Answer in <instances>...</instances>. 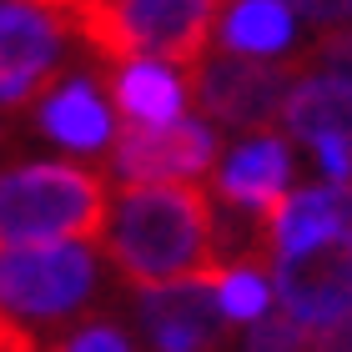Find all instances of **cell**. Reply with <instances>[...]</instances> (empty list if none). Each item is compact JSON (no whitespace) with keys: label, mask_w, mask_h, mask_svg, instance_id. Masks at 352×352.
<instances>
[{"label":"cell","mask_w":352,"mask_h":352,"mask_svg":"<svg viewBox=\"0 0 352 352\" xmlns=\"http://www.w3.org/2000/svg\"><path fill=\"white\" fill-rule=\"evenodd\" d=\"M101 232L111 262L136 287L176 282L217 262V217L197 182H126Z\"/></svg>","instance_id":"cell-1"},{"label":"cell","mask_w":352,"mask_h":352,"mask_svg":"<svg viewBox=\"0 0 352 352\" xmlns=\"http://www.w3.org/2000/svg\"><path fill=\"white\" fill-rule=\"evenodd\" d=\"M106 182L71 162H25L0 171V247L96 242L106 227Z\"/></svg>","instance_id":"cell-2"},{"label":"cell","mask_w":352,"mask_h":352,"mask_svg":"<svg viewBox=\"0 0 352 352\" xmlns=\"http://www.w3.org/2000/svg\"><path fill=\"white\" fill-rule=\"evenodd\" d=\"M66 21L106 60L156 56L171 66H197L212 45L217 0H81Z\"/></svg>","instance_id":"cell-3"},{"label":"cell","mask_w":352,"mask_h":352,"mask_svg":"<svg viewBox=\"0 0 352 352\" xmlns=\"http://www.w3.org/2000/svg\"><path fill=\"white\" fill-rule=\"evenodd\" d=\"M96 282L91 242H30V247H0V317L15 327H45L81 312Z\"/></svg>","instance_id":"cell-4"},{"label":"cell","mask_w":352,"mask_h":352,"mask_svg":"<svg viewBox=\"0 0 352 352\" xmlns=\"http://www.w3.org/2000/svg\"><path fill=\"white\" fill-rule=\"evenodd\" d=\"M272 292L282 312H292L312 332L352 317V232L297 252H272Z\"/></svg>","instance_id":"cell-5"},{"label":"cell","mask_w":352,"mask_h":352,"mask_svg":"<svg viewBox=\"0 0 352 352\" xmlns=\"http://www.w3.org/2000/svg\"><path fill=\"white\" fill-rule=\"evenodd\" d=\"M292 66L287 60H262V56H201L191 66V96L201 101V111L221 126H272L292 86Z\"/></svg>","instance_id":"cell-6"},{"label":"cell","mask_w":352,"mask_h":352,"mask_svg":"<svg viewBox=\"0 0 352 352\" xmlns=\"http://www.w3.org/2000/svg\"><path fill=\"white\" fill-rule=\"evenodd\" d=\"M221 156V136L212 121L176 116V121H126L111 141V171L121 182H197Z\"/></svg>","instance_id":"cell-7"},{"label":"cell","mask_w":352,"mask_h":352,"mask_svg":"<svg viewBox=\"0 0 352 352\" xmlns=\"http://www.w3.org/2000/svg\"><path fill=\"white\" fill-rule=\"evenodd\" d=\"M66 51V15L36 0H0V106H25Z\"/></svg>","instance_id":"cell-8"},{"label":"cell","mask_w":352,"mask_h":352,"mask_svg":"<svg viewBox=\"0 0 352 352\" xmlns=\"http://www.w3.org/2000/svg\"><path fill=\"white\" fill-rule=\"evenodd\" d=\"M141 332L156 352H221V312L212 297V267L176 282H156L136 292Z\"/></svg>","instance_id":"cell-9"},{"label":"cell","mask_w":352,"mask_h":352,"mask_svg":"<svg viewBox=\"0 0 352 352\" xmlns=\"http://www.w3.org/2000/svg\"><path fill=\"white\" fill-rule=\"evenodd\" d=\"M297 176V156H292V141L282 131H267L257 126L252 136H242L236 146L221 156L217 166V197L227 206H242V212H267L272 201L282 197L287 186H292Z\"/></svg>","instance_id":"cell-10"},{"label":"cell","mask_w":352,"mask_h":352,"mask_svg":"<svg viewBox=\"0 0 352 352\" xmlns=\"http://www.w3.org/2000/svg\"><path fill=\"white\" fill-rule=\"evenodd\" d=\"M262 232L272 252H297L322 236L352 232V182H317V186H287L262 212Z\"/></svg>","instance_id":"cell-11"},{"label":"cell","mask_w":352,"mask_h":352,"mask_svg":"<svg viewBox=\"0 0 352 352\" xmlns=\"http://www.w3.org/2000/svg\"><path fill=\"white\" fill-rule=\"evenodd\" d=\"M277 121L287 126L292 141H317V136H332V141H347L352 146V76L342 71H297L292 86H287V101L277 111Z\"/></svg>","instance_id":"cell-12"},{"label":"cell","mask_w":352,"mask_h":352,"mask_svg":"<svg viewBox=\"0 0 352 352\" xmlns=\"http://www.w3.org/2000/svg\"><path fill=\"white\" fill-rule=\"evenodd\" d=\"M212 36L232 56L282 60L297 51V10L287 0H217Z\"/></svg>","instance_id":"cell-13"},{"label":"cell","mask_w":352,"mask_h":352,"mask_svg":"<svg viewBox=\"0 0 352 352\" xmlns=\"http://www.w3.org/2000/svg\"><path fill=\"white\" fill-rule=\"evenodd\" d=\"M111 101L126 121H176L186 116V101H191V86L182 66H171V60H156V56H126L116 60V71H111Z\"/></svg>","instance_id":"cell-14"},{"label":"cell","mask_w":352,"mask_h":352,"mask_svg":"<svg viewBox=\"0 0 352 352\" xmlns=\"http://www.w3.org/2000/svg\"><path fill=\"white\" fill-rule=\"evenodd\" d=\"M41 131L66 151H101L111 146V106L101 101L91 76H66L41 101Z\"/></svg>","instance_id":"cell-15"},{"label":"cell","mask_w":352,"mask_h":352,"mask_svg":"<svg viewBox=\"0 0 352 352\" xmlns=\"http://www.w3.org/2000/svg\"><path fill=\"white\" fill-rule=\"evenodd\" d=\"M212 297H217V312L227 327H247L257 322L262 312H272V272L252 257H236V262H212Z\"/></svg>","instance_id":"cell-16"},{"label":"cell","mask_w":352,"mask_h":352,"mask_svg":"<svg viewBox=\"0 0 352 352\" xmlns=\"http://www.w3.org/2000/svg\"><path fill=\"white\" fill-rule=\"evenodd\" d=\"M307 347H312V327H302L292 312H262L242 332V352H307Z\"/></svg>","instance_id":"cell-17"},{"label":"cell","mask_w":352,"mask_h":352,"mask_svg":"<svg viewBox=\"0 0 352 352\" xmlns=\"http://www.w3.org/2000/svg\"><path fill=\"white\" fill-rule=\"evenodd\" d=\"M56 352H131V338H126L116 322H86V327H76Z\"/></svg>","instance_id":"cell-18"},{"label":"cell","mask_w":352,"mask_h":352,"mask_svg":"<svg viewBox=\"0 0 352 352\" xmlns=\"http://www.w3.org/2000/svg\"><path fill=\"white\" fill-rule=\"evenodd\" d=\"M312 66L352 76V21H347V25H332L327 36L317 41V51H312Z\"/></svg>","instance_id":"cell-19"},{"label":"cell","mask_w":352,"mask_h":352,"mask_svg":"<svg viewBox=\"0 0 352 352\" xmlns=\"http://www.w3.org/2000/svg\"><path fill=\"white\" fill-rule=\"evenodd\" d=\"M297 10V21H307L317 30H332V25H347L352 21V0H287Z\"/></svg>","instance_id":"cell-20"},{"label":"cell","mask_w":352,"mask_h":352,"mask_svg":"<svg viewBox=\"0 0 352 352\" xmlns=\"http://www.w3.org/2000/svg\"><path fill=\"white\" fill-rule=\"evenodd\" d=\"M307 352H352V317H342V322H332L322 332H312Z\"/></svg>","instance_id":"cell-21"},{"label":"cell","mask_w":352,"mask_h":352,"mask_svg":"<svg viewBox=\"0 0 352 352\" xmlns=\"http://www.w3.org/2000/svg\"><path fill=\"white\" fill-rule=\"evenodd\" d=\"M36 6H51V10H60V15H71L76 6H81V0H36Z\"/></svg>","instance_id":"cell-22"},{"label":"cell","mask_w":352,"mask_h":352,"mask_svg":"<svg viewBox=\"0 0 352 352\" xmlns=\"http://www.w3.org/2000/svg\"><path fill=\"white\" fill-rule=\"evenodd\" d=\"M0 136H6V126H0Z\"/></svg>","instance_id":"cell-23"}]
</instances>
